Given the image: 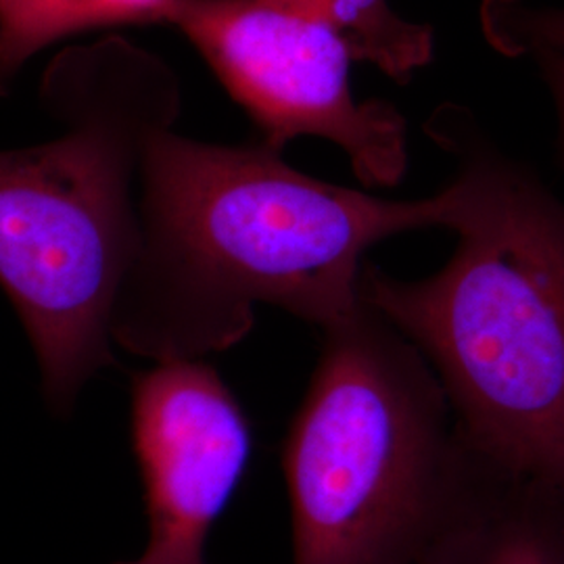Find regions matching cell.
Returning a JSON list of instances; mask_svg holds the SVG:
<instances>
[{
  "label": "cell",
  "instance_id": "obj_11",
  "mask_svg": "<svg viewBox=\"0 0 564 564\" xmlns=\"http://www.w3.org/2000/svg\"><path fill=\"white\" fill-rule=\"evenodd\" d=\"M542 76H544L545 86L552 95V101L556 107V118H558V151L564 165V53H545L535 57Z\"/></svg>",
  "mask_w": 564,
  "mask_h": 564
},
{
  "label": "cell",
  "instance_id": "obj_9",
  "mask_svg": "<svg viewBox=\"0 0 564 564\" xmlns=\"http://www.w3.org/2000/svg\"><path fill=\"white\" fill-rule=\"evenodd\" d=\"M330 21L347 42L354 61L381 69L400 84L433 59L435 34L424 23L403 20L387 0H291Z\"/></svg>",
  "mask_w": 564,
  "mask_h": 564
},
{
  "label": "cell",
  "instance_id": "obj_3",
  "mask_svg": "<svg viewBox=\"0 0 564 564\" xmlns=\"http://www.w3.org/2000/svg\"><path fill=\"white\" fill-rule=\"evenodd\" d=\"M42 97L67 130L0 151V286L34 347L44 402L69 416L116 364L113 312L141 251L142 155L178 120L181 82L109 34L57 55Z\"/></svg>",
  "mask_w": 564,
  "mask_h": 564
},
{
  "label": "cell",
  "instance_id": "obj_4",
  "mask_svg": "<svg viewBox=\"0 0 564 564\" xmlns=\"http://www.w3.org/2000/svg\"><path fill=\"white\" fill-rule=\"evenodd\" d=\"M444 387L379 312L323 330L282 444L293 564H416L463 475Z\"/></svg>",
  "mask_w": 564,
  "mask_h": 564
},
{
  "label": "cell",
  "instance_id": "obj_6",
  "mask_svg": "<svg viewBox=\"0 0 564 564\" xmlns=\"http://www.w3.org/2000/svg\"><path fill=\"white\" fill-rule=\"evenodd\" d=\"M132 444L149 544L116 564H207V538L251 454L241 403L205 360L158 362L132 379Z\"/></svg>",
  "mask_w": 564,
  "mask_h": 564
},
{
  "label": "cell",
  "instance_id": "obj_1",
  "mask_svg": "<svg viewBox=\"0 0 564 564\" xmlns=\"http://www.w3.org/2000/svg\"><path fill=\"white\" fill-rule=\"evenodd\" d=\"M464 203L458 174L423 199H383L312 178L262 142L162 130L142 155L141 251L111 339L155 364L205 360L251 333L258 305L326 330L358 310L372 247L454 230Z\"/></svg>",
  "mask_w": 564,
  "mask_h": 564
},
{
  "label": "cell",
  "instance_id": "obj_2",
  "mask_svg": "<svg viewBox=\"0 0 564 564\" xmlns=\"http://www.w3.org/2000/svg\"><path fill=\"white\" fill-rule=\"evenodd\" d=\"M429 134L466 191L456 249L414 281L366 262L360 300L431 366L464 444L564 498V203L463 109Z\"/></svg>",
  "mask_w": 564,
  "mask_h": 564
},
{
  "label": "cell",
  "instance_id": "obj_5",
  "mask_svg": "<svg viewBox=\"0 0 564 564\" xmlns=\"http://www.w3.org/2000/svg\"><path fill=\"white\" fill-rule=\"evenodd\" d=\"M165 23L199 51L262 132V144L316 137L347 155L366 186H395L408 170V123L384 101L351 93L354 55L341 32L291 0H174Z\"/></svg>",
  "mask_w": 564,
  "mask_h": 564
},
{
  "label": "cell",
  "instance_id": "obj_7",
  "mask_svg": "<svg viewBox=\"0 0 564 564\" xmlns=\"http://www.w3.org/2000/svg\"><path fill=\"white\" fill-rule=\"evenodd\" d=\"M416 564H564V498L466 445L452 505Z\"/></svg>",
  "mask_w": 564,
  "mask_h": 564
},
{
  "label": "cell",
  "instance_id": "obj_10",
  "mask_svg": "<svg viewBox=\"0 0 564 564\" xmlns=\"http://www.w3.org/2000/svg\"><path fill=\"white\" fill-rule=\"evenodd\" d=\"M481 28L489 44L508 57L564 53V7L531 0H485Z\"/></svg>",
  "mask_w": 564,
  "mask_h": 564
},
{
  "label": "cell",
  "instance_id": "obj_8",
  "mask_svg": "<svg viewBox=\"0 0 564 564\" xmlns=\"http://www.w3.org/2000/svg\"><path fill=\"white\" fill-rule=\"evenodd\" d=\"M174 0H0V97L42 48L90 30L165 23Z\"/></svg>",
  "mask_w": 564,
  "mask_h": 564
}]
</instances>
